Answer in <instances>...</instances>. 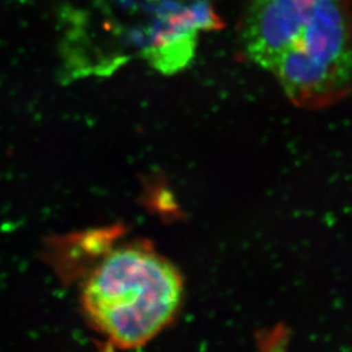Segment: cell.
<instances>
[{
    "label": "cell",
    "mask_w": 352,
    "mask_h": 352,
    "mask_svg": "<svg viewBox=\"0 0 352 352\" xmlns=\"http://www.w3.org/2000/svg\"><path fill=\"white\" fill-rule=\"evenodd\" d=\"M239 40L296 107L318 110L352 91L351 0H250Z\"/></svg>",
    "instance_id": "1"
},
{
    "label": "cell",
    "mask_w": 352,
    "mask_h": 352,
    "mask_svg": "<svg viewBox=\"0 0 352 352\" xmlns=\"http://www.w3.org/2000/svg\"><path fill=\"white\" fill-rule=\"evenodd\" d=\"M176 267L144 244L114 250L83 285V311L96 332L120 349H135L169 325L183 299Z\"/></svg>",
    "instance_id": "2"
},
{
    "label": "cell",
    "mask_w": 352,
    "mask_h": 352,
    "mask_svg": "<svg viewBox=\"0 0 352 352\" xmlns=\"http://www.w3.org/2000/svg\"><path fill=\"white\" fill-rule=\"evenodd\" d=\"M154 17L146 29L133 34L144 57L155 70L176 74L190 64L195 54L201 31L218 30L223 27L206 0L185 5L176 0H157L151 3Z\"/></svg>",
    "instance_id": "3"
}]
</instances>
